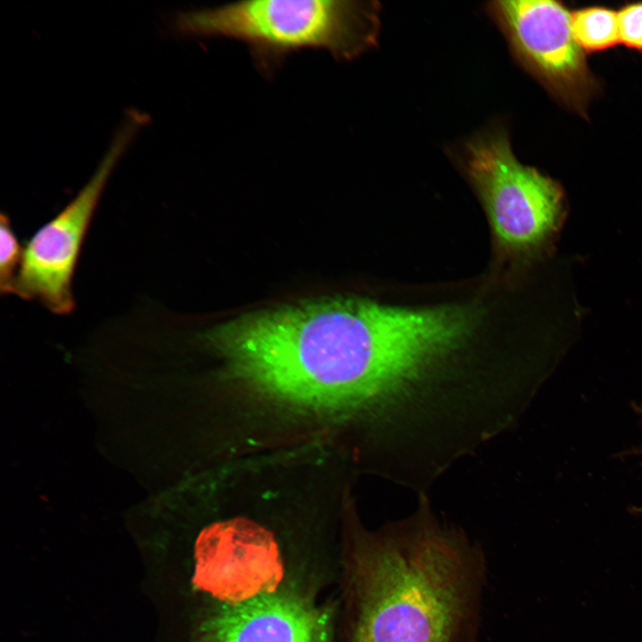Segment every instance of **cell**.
Here are the masks:
<instances>
[{"label":"cell","mask_w":642,"mask_h":642,"mask_svg":"<svg viewBox=\"0 0 642 642\" xmlns=\"http://www.w3.org/2000/svg\"><path fill=\"white\" fill-rule=\"evenodd\" d=\"M461 333L451 304L334 297L249 314L206 335L259 391L330 412L363 406L416 377L453 352Z\"/></svg>","instance_id":"1"},{"label":"cell","mask_w":642,"mask_h":642,"mask_svg":"<svg viewBox=\"0 0 642 642\" xmlns=\"http://www.w3.org/2000/svg\"><path fill=\"white\" fill-rule=\"evenodd\" d=\"M487 564L428 522L362 541L352 573L351 642H479Z\"/></svg>","instance_id":"2"},{"label":"cell","mask_w":642,"mask_h":642,"mask_svg":"<svg viewBox=\"0 0 642 642\" xmlns=\"http://www.w3.org/2000/svg\"><path fill=\"white\" fill-rule=\"evenodd\" d=\"M377 24L371 2L247 0L179 12L171 28L182 37L240 40L259 70L270 74L287 55L304 49L351 60L375 43Z\"/></svg>","instance_id":"3"},{"label":"cell","mask_w":642,"mask_h":642,"mask_svg":"<svg viewBox=\"0 0 642 642\" xmlns=\"http://www.w3.org/2000/svg\"><path fill=\"white\" fill-rule=\"evenodd\" d=\"M467 153V171L498 247L507 253L527 256L547 246L565 213L561 185L522 164L503 134L472 142Z\"/></svg>","instance_id":"4"},{"label":"cell","mask_w":642,"mask_h":642,"mask_svg":"<svg viewBox=\"0 0 642 642\" xmlns=\"http://www.w3.org/2000/svg\"><path fill=\"white\" fill-rule=\"evenodd\" d=\"M149 120L143 111H128L90 179L28 242L13 293L40 301L54 314L72 311L73 274L95 210L113 169Z\"/></svg>","instance_id":"5"},{"label":"cell","mask_w":642,"mask_h":642,"mask_svg":"<svg viewBox=\"0 0 642 642\" xmlns=\"http://www.w3.org/2000/svg\"><path fill=\"white\" fill-rule=\"evenodd\" d=\"M523 63L564 106L586 116L599 83L577 45L571 11L553 0L499 1L494 7Z\"/></svg>","instance_id":"6"},{"label":"cell","mask_w":642,"mask_h":642,"mask_svg":"<svg viewBox=\"0 0 642 642\" xmlns=\"http://www.w3.org/2000/svg\"><path fill=\"white\" fill-rule=\"evenodd\" d=\"M194 558L193 584L228 605L273 594L284 574L272 536L243 520L204 529L196 540Z\"/></svg>","instance_id":"7"},{"label":"cell","mask_w":642,"mask_h":642,"mask_svg":"<svg viewBox=\"0 0 642 642\" xmlns=\"http://www.w3.org/2000/svg\"><path fill=\"white\" fill-rule=\"evenodd\" d=\"M327 628L313 607L269 594L228 605L212 617L205 635L207 642H327Z\"/></svg>","instance_id":"8"},{"label":"cell","mask_w":642,"mask_h":642,"mask_svg":"<svg viewBox=\"0 0 642 642\" xmlns=\"http://www.w3.org/2000/svg\"><path fill=\"white\" fill-rule=\"evenodd\" d=\"M571 28L585 54L605 52L621 44L618 12L608 6L589 5L572 11Z\"/></svg>","instance_id":"9"},{"label":"cell","mask_w":642,"mask_h":642,"mask_svg":"<svg viewBox=\"0 0 642 642\" xmlns=\"http://www.w3.org/2000/svg\"><path fill=\"white\" fill-rule=\"evenodd\" d=\"M23 251L12 230L8 216L0 218V290L2 294L14 292L15 272L21 265Z\"/></svg>","instance_id":"10"},{"label":"cell","mask_w":642,"mask_h":642,"mask_svg":"<svg viewBox=\"0 0 642 642\" xmlns=\"http://www.w3.org/2000/svg\"><path fill=\"white\" fill-rule=\"evenodd\" d=\"M617 12L621 44L642 54V1L627 3Z\"/></svg>","instance_id":"11"},{"label":"cell","mask_w":642,"mask_h":642,"mask_svg":"<svg viewBox=\"0 0 642 642\" xmlns=\"http://www.w3.org/2000/svg\"><path fill=\"white\" fill-rule=\"evenodd\" d=\"M631 408L638 416L639 423L642 424V404L632 402ZM614 457L619 459H642V442L616 453ZM632 512L635 515L642 516V505L634 506L632 508Z\"/></svg>","instance_id":"12"}]
</instances>
